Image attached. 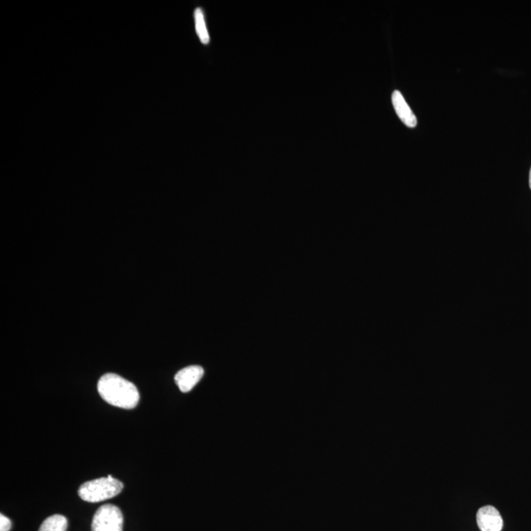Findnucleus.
<instances>
[{"label":"nucleus","mask_w":531,"mask_h":531,"mask_svg":"<svg viewBox=\"0 0 531 531\" xmlns=\"http://www.w3.org/2000/svg\"><path fill=\"white\" fill-rule=\"evenodd\" d=\"M123 490V483L113 476L97 478L81 485L78 494L81 499L89 503H99L118 496Z\"/></svg>","instance_id":"obj_2"},{"label":"nucleus","mask_w":531,"mask_h":531,"mask_svg":"<svg viewBox=\"0 0 531 531\" xmlns=\"http://www.w3.org/2000/svg\"><path fill=\"white\" fill-rule=\"evenodd\" d=\"M97 390L104 402L120 409H134L140 399L136 386L118 374H104L97 383Z\"/></svg>","instance_id":"obj_1"},{"label":"nucleus","mask_w":531,"mask_h":531,"mask_svg":"<svg viewBox=\"0 0 531 531\" xmlns=\"http://www.w3.org/2000/svg\"><path fill=\"white\" fill-rule=\"evenodd\" d=\"M11 528V521L3 514H0V531H10Z\"/></svg>","instance_id":"obj_9"},{"label":"nucleus","mask_w":531,"mask_h":531,"mask_svg":"<svg viewBox=\"0 0 531 531\" xmlns=\"http://www.w3.org/2000/svg\"><path fill=\"white\" fill-rule=\"evenodd\" d=\"M194 17L199 39L204 45H207L209 42V35L207 31L206 23H205L203 10L201 8H197L194 12Z\"/></svg>","instance_id":"obj_8"},{"label":"nucleus","mask_w":531,"mask_h":531,"mask_svg":"<svg viewBox=\"0 0 531 531\" xmlns=\"http://www.w3.org/2000/svg\"><path fill=\"white\" fill-rule=\"evenodd\" d=\"M476 523L481 531H501L503 518L495 507L485 506L478 509Z\"/></svg>","instance_id":"obj_4"},{"label":"nucleus","mask_w":531,"mask_h":531,"mask_svg":"<svg viewBox=\"0 0 531 531\" xmlns=\"http://www.w3.org/2000/svg\"><path fill=\"white\" fill-rule=\"evenodd\" d=\"M92 531H123V516L113 505H104L95 514Z\"/></svg>","instance_id":"obj_3"},{"label":"nucleus","mask_w":531,"mask_h":531,"mask_svg":"<svg viewBox=\"0 0 531 531\" xmlns=\"http://www.w3.org/2000/svg\"><path fill=\"white\" fill-rule=\"evenodd\" d=\"M204 375V369L201 366H188L176 373L175 380L182 393L190 392Z\"/></svg>","instance_id":"obj_5"},{"label":"nucleus","mask_w":531,"mask_h":531,"mask_svg":"<svg viewBox=\"0 0 531 531\" xmlns=\"http://www.w3.org/2000/svg\"><path fill=\"white\" fill-rule=\"evenodd\" d=\"M530 187L531 189V168H530Z\"/></svg>","instance_id":"obj_10"},{"label":"nucleus","mask_w":531,"mask_h":531,"mask_svg":"<svg viewBox=\"0 0 531 531\" xmlns=\"http://www.w3.org/2000/svg\"><path fill=\"white\" fill-rule=\"evenodd\" d=\"M68 521L65 516L61 514H54L49 516L42 523L39 531H66Z\"/></svg>","instance_id":"obj_7"},{"label":"nucleus","mask_w":531,"mask_h":531,"mask_svg":"<svg viewBox=\"0 0 531 531\" xmlns=\"http://www.w3.org/2000/svg\"><path fill=\"white\" fill-rule=\"evenodd\" d=\"M392 102L397 116L404 122V125H406L409 128L416 127V125H418V118H416L415 114L411 111V106L407 104L406 100H404L399 90H395L393 93Z\"/></svg>","instance_id":"obj_6"}]
</instances>
